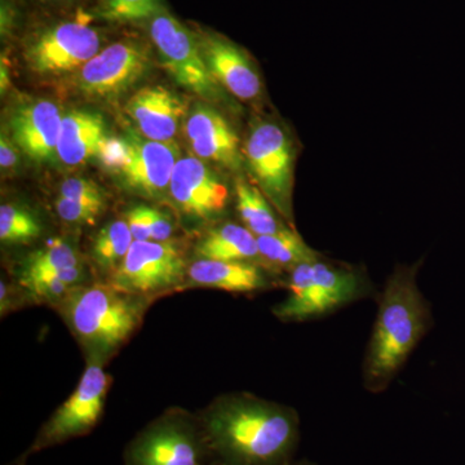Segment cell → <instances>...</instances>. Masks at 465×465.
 <instances>
[{
	"instance_id": "1",
	"label": "cell",
	"mask_w": 465,
	"mask_h": 465,
	"mask_svg": "<svg viewBox=\"0 0 465 465\" xmlns=\"http://www.w3.org/2000/svg\"><path fill=\"white\" fill-rule=\"evenodd\" d=\"M208 448L224 465H287L298 449L291 407L241 394L217 401L202 421Z\"/></svg>"
},
{
	"instance_id": "2",
	"label": "cell",
	"mask_w": 465,
	"mask_h": 465,
	"mask_svg": "<svg viewBox=\"0 0 465 465\" xmlns=\"http://www.w3.org/2000/svg\"><path fill=\"white\" fill-rule=\"evenodd\" d=\"M418 265L399 266L388 278L363 360V385L381 393L432 329L430 302L418 286Z\"/></svg>"
},
{
	"instance_id": "3",
	"label": "cell",
	"mask_w": 465,
	"mask_h": 465,
	"mask_svg": "<svg viewBox=\"0 0 465 465\" xmlns=\"http://www.w3.org/2000/svg\"><path fill=\"white\" fill-rule=\"evenodd\" d=\"M289 295L273 309L283 322H305L329 316L374 293L365 272L318 258L290 271Z\"/></svg>"
},
{
	"instance_id": "4",
	"label": "cell",
	"mask_w": 465,
	"mask_h": 465,
	"mask_svg": "<svg viewBox=\"0 0 465 465\" xmlns=\"http://www.w3.org/2000/svg\"><path fill=\"white\" fill-rule=\"evenodd\" d=\"M136 295L112 284L72 291L65 304L67 322L79 341L97 354H108L130 338L142 321Z\"/></svg>"
},
{
	"instance_id": "5",
	"label": "cell",
	"mask_w": 465,
	"mask_h": 465,
	"mask_svg": "<svg viewBox=\"0 0 465 465\" xmlns=\"http://www.w3.org/2000/svg\"><path fill=\"white\" fill-rule=\"evenodd\" d=\"M244 157L260 191L287 224L295 228L292 216L295 155L287 134L273 122H260L250 133Z\"/></svg>"
},
{
	"instance_id": "6",
	"label": "cell",
	"mask_w": 465,
	"mask_h": 465,
	"mask_svg": "<svg viewBox=\"0 0 465 465\" xmlns=\"http://www.w3.org/2000/svg\"><path fill=\"white\" fill-rule=\"evenodd\" d=\"M149 27L162 64L177 84L203 99L219 96V84L208 70L198 36L164 9L152 18Z\"/></svg>"
},
{
	"instance_id": "7",
	"label": "cell",
	"mask_w": 465,
	"mask_h": 465,
	"mask_svg": "<svg viewBox=\"0 0 465 465\" xmlns=\"http://www.w3.org/2000/svg\"><path fill=\"white\" fill-rule=\"evenodd\" d=\"M208 448L203 428L180 416H167L140 433L125 454L127 465H204Z\"/></svg>"
},
{
	"instance_id": "8",
	"label": "cell",
	"mask_w": 465,
	"mask_h": 465,
	"mask_svg": "<svg viewBox=\"0 0 465 465\" xmlns=\"http://www.w3.org/2000/svg\"><path fill=\"white\" fill-rule=\"evenodd\" d=\"M186 273L185 260L173 242L134 241L113 273L112 286L130 295H145L177 286Z\"/></svg>"
},
{
	"instance_id": "9",
	"label": "cell",
	"mask_w": 465,
	"mask_h": 465,
	"mask_svg": "<svg viewBox=\"0 0 465 465\" xmlns=\"http://www.w3.org/2000/svg\"><path fill=\"white\" fill-rule=\"evenodd\" d=\"M108 384V376L101 365L88 366L74 393L42 428L29 454L84 436L96 427L105 405Z\"/></svg>"
},
{
	"instance_id": "10",
	"label": "cell",
	"mask_w": 465,
	"mask_h": 465,
	"mask_svg": "<svg viewBox=\"0 0 465 465\" xmlns=\"http://www.w3.org/2000/svg\"><path fill=\"white\" fill-rule=\"evenodd\" d=\"M101 36L87 20L58 24L45 30L27 50V61L41 74H60L84 67L99 54Z\"/></svg>"
},
{
	"instance_id": "11",
	"label": "cell",
	"mask_w": 465,
	"mask_h": 465,
	"mask_svg": "<svg viewBox=\"0 0 465 465\" xmlns=\"http://www.w3.org/2000/svg\"><path fill=\"white\" fill-rule=\"evenodd\" d=\"M179 159V149L174 143L143 140L133 134L124 137L113 171L121 173L131 191L143 197L157 198L170 188Z\"/></svg>"
},
{
	"instance_id": "12",
	"label": "cell",
	"mask_w": 465,
	"mask_h": 465,
	"mask_svg": "<svg viewBox=\"0 0 465 465\" xmlns=\"http://www.w3.org/2000/svg\"><path fill=\"white\" fill-rule=\"evenodd\" d=\"M150 58L143 45L118 42L99 52L81 69L79 88L88 96L115 97L148 72Z\"/></svg>"
},
{
	"instance_id": "13",
	"label": "cell",
	"mask_w": 465,
	"mask_h": 465,
	"mask_svg": "<svg viewBox=\"0 0 465 465\" xmlns=\"http://www.w3.org/2000/svg\"><path fill=\"white\" fill-rule=\"evenodd\" d=\"M171 197L186 215L211 219L222 213L229 200V191L210 167L198 158H180L170 183Z\"/></svg>"
},
{
	"instance_id": "14",
	"label": "cell",
	"mask_w": 465,
	"mask_h": 465,
	"mask_svg": "<svg viewBox=\"0 0 465 465\" xmlns=\"http://www.w3.org/2000/svg\"><path fill=\"white\" fill-rule=\"evenodd\" d=\"M202 54L217 84L242 101L258 99L262 81L246 52L219 34L198 36Z\"/></svg>"
},
{
	"instance_id": "15",
	"label": "cell",
	"mask_w": 465,
	"mask_h": 465,
	"mask_svg": "<svg viewBox=\"0 0 465 465\" xmlns=\"http://www.w3.org/2000/svg\"><path fill=\"white\" fill-rule=\"evenodd\" d=\"M63 114L56 104L39 100L23 106L11 118L12 140L34 161H48L57 153Z\"/></svg>"
},
{
	"instance_id": "16",
	"label": "cell",
	"mask_w": 465,
	"mask_h": 465,
	"mask_svg": "<svg viewBox=\"0 0 465 465\" xmlns=\"http://www.w3.org/2000/svg\"><path fill=\"white\" fill-rule=\"evenodd\" d=\"M185 134L198 157L232 171L240 170V139L224 116L207 106H197L185 124Z\"/></svg>"
},
{
	"instance_id": "17",
	"label": "cell",
	"mask_w": 465,
	"mask_h": 465,
	"mask_svg": "<svg viewBox=\"0 0 465 465\" xmlns=\"http://www.w3.org/2000/svg\"><path fill=\"white\" fill-rule=\"evenodd\" d=\"M125 112L146 139L168 143L176 134L186 106L173 92L155 85L136 92L128 100Z\"/></svg>"
},
{
	"instance_id": "18",
	"label": "cell",
	"mask_w": 465,
	"mask_h": 465,
	"mask_svg": "<svg viewBox=\"0 0 465 465\" xmlns=\"http://www.w3.org/2000/svg\"><path fill=\"white\" fill-rule=\"evenodd\" d=\"M189 286L228 292L249 293L265 290L268 278L255 262L201 259L188 268Z\"/></svg>"
},
{
	"instance_id": "19",
	"label": "cell",
	"mask_w": 465,
	"mask_h": 465,
	"mask_svg": "<svg viewBox=\"0 0 465 465\" xmlns=\"http://www.w3.org/2000/svg\"><path fill=\"white\" fill-rule=\"evenodd\" d=\"M106 127L103 116L97 113H67L63 116L57 155L67 166H78L99 155L105 142Z\"/></svg>"
},
{
	"instance_id": "20",
	"label": "cell",
	"mask_w": 465,
	"mask_h": 465,
	"mask_svg": "<svg viewBox=\"0 0 465 465\" xmlns=\"http://www.w3.org/2000/svg\"><path fill=\"white\" fill-rule=\"evenodd\" d=\"M197 253L201 259L253 262L260 260L258 237L246 226L226 223L208 232Z\"/></svg>"
},
{
	"instance_id": "21",
	"label": "cell",
	"mask_w": 465,
	"mask_h": 465,
	"mask_svg": "<svg viewBox=\"0 0 465 465\" xmlns=\"http://www.w3.org/2000/svg\"><path fill=\"white\" fill-rule=\"evenodd\" d=\"M260 260L292 271L295 266L321 258L317 251L309 247L295 228L286 226L274 234L258 237Z\"/></svg>"
},
{
	"instance_id": "22",
	"label": "cell",
	"mask_w": 465,
	"mask_h": 465,
	"mask_svg": "<svg viewBox=\"0 0 465 465\" xmlns=\"http://www.w3.org/2000/svg\"><path fill=\"white\" fill-rule=\"evenodd\" d=\"M235 197L242 222L256 237L274 234L286 228L281 224L273 206L258 186L247 183L244 179H238L235 182Z\"/></svg>"
},
{
	"instance_id": "23",
	"label": "cell",
	"mask_w": 465,
	"mask_h": 465,
	"mask_svg": "<svg viewBox=\"0 0 465 465\" xmlns=\"http://www.w3.org/2000/svg\"><path fill=\"white\" fill-rule=\"evenodd\" d=\"M134 235L127 222L116 220L104 226L94 244V258L106 271L121 266L134 243Z\"/></svg>"
},
{
	"instance_id": "24",
	"label": "cell",
	"mask_w": 465,
	"mask_h": 465,
	"mask_svg": "<svg viewBox=\"0 0 465 465\" xmlns=\"http://www.w3.org/2000/svg\"><path fill=\"white\" fill-rule=\"evenodd\" d=\"M75 266H79V259L73 247L66 242L54 241L45 249L35 251L25 260L21 280L65 271Z\"/></svg>"
},
{
	"instance_id": "25",
	"label": "cell",
	"mask_w": 465,
	"mask_h": 465,
	"mask_svg": "<svg viewBox=\"0 0 465 465\" xmlns=\"http://www.w3.org/2000/svg\"><path fill=\"white\" fill-rule=\"evenodd\" d=\"M42 226L24 208L3 204L0 207V240L5 243H26L38 238Z\"/></svg>"
},
{
	"instance_id": "26",
	"label": "cell",
	"mask_w": 465,
	"mask_h": 465,
	"mask_svg": "<svg viewBox=\"0 0 465 465\" xmlns=\"http://www.w3.org/2000/svg\"><path fill=\"white\" fill-rule=\"evenodd\" d=\"M82 278H84V271L81 266H75V268L65 269V271L27 278V280H23V283L32 291L34 295L57 299L65 295L67 291L78 283Z\"/></svg>"
},
{
	"instance_id": "27",
	"label": "cell",
	"mask_w": 465,
	"mask_h": 465,
	"mask_svg": "<svg viewBox=\"0 0 465 465\" xmlns=\"http://www.w3.org/2000/svg\"><path fill=\"white\" fill-rule=\"evenodd\" d=\"M163 11L159 0H105L103 16L115 23L152 20Z\"/></svg>"
},
{
	"instance_id": "28",
	"label": "cell",
	"mask_w": 465,
	"mask_h": 465,
	"mask_svg": "<svg viewBox=\"0 0 465 465\" xmlns=\"http://www.w3.org/2000/svg\"><path fill=\"white\" fill-rule=\"evenodd\" d=\"M60 193L61 197L69 198V200L84 202L100 208L105 207V197L99 185L92 180L81 179V177L67 179L61 183Z\"/></svg>"
},
{
	"instance_id": "29",
	"label": "cell",
	"mask_w": 465,
	"mask_h": 465,
	"mask_svg": "<svg viewBox=\"0 0 465 465\" xmlns=\"http://www.w3.org/2000/svg\"><path fill=\"white\" fill-rule=\"evenodd\" d=\"M104 208L84 203L69 198L61 197L56 201V211L61 219L73 224H90L96 223Z\"/></svg>"
},
{
	"instance_id": "30",
	"label": "cell",
	"mask_w": 465,
	"mask_h": 465,
	"mask_svg": "<svg viewBox=\"0 0 465 465\" xmlns=\"http://www.w3.org/2000/svg\"><path fill=\"white\" fill-rule=\"evenodd\" d=\"M143 213H145L146 222H148L150 240L155 242L170 241L173 232L170 217L166 213L148 206H143Z\"/></svg>"
},
{
	"instance_id": "31",
	"label": "cell",
	"mask_w": 465,
	"mask_h": 465,
	"mask_svg": "<svg viewBox=\"0 0 465 465\" xmlns=\"http://www.w3.org/2000/svg\"><path fill=\"white\" fill-rule=\"evenodd\" d=\"M125 216H127V224L130 226L134 241H152L143 204L131 208Z\"/></svg>"
},
{
	"instance_id": "32",
	"label": "cell",
	"mask_w": 465,
	"mask_h": 465,
	"mask_svg": "<svg viewBox=\"0 0 465 465\" xmlns=\"http://www.w3.org/2000/svg\"><path fill=\"white\" fill-rule=\"evenodd\" d=\"M14 140L9 139L7 134H2L0 137V164L2 168L9 170L15 167L18 162V150Z\"/></svg>"
},
{
	"instance_id": "33",
	"label": "cell",
	"mask_w": 465,
	"mask_h": 465,
	"mask_svg": "<svg viewBox=\"0 0 465 465\" xmlns=\"http://www.w3.org/2000/svg\"><path fill=\"white\" fill-rule=\"evenodd\" d=\"M0 75H2V78H0V90H2V94H5V92L7 91L9 87V72L7 65H5V60H2Z\"/></svg>"
},
{
	"instance_id": "34",
	"label": "cell",
	"mask_w": 465,
	"mask_h": 465,
	"mask_svg": "<svg viewBox=\"0 0 465 465\" xmlns=\"http://www.w3.org/2000/svg\"><path fill=\"white\" fill-rule=\"evenodd\" d=\"M287 465H317V464L311 463V461H299V463H292V461H291V463L287 464Z\"/></svg>"
},
{
	"instance_id": "35",
	"label": "cell",
	"mask_w": 465,
	"mask_h": 465,
	"mask_svg": "<svg viewBox=\"0 0 465 465\" xmlns=\"http://www.w3.org/2000/svg\"><path fill=\"white\" fill-rule=\"evenodd\" d=\"M219 465H224V464L220 463Z\"/></svg>"
}]
</instances>
